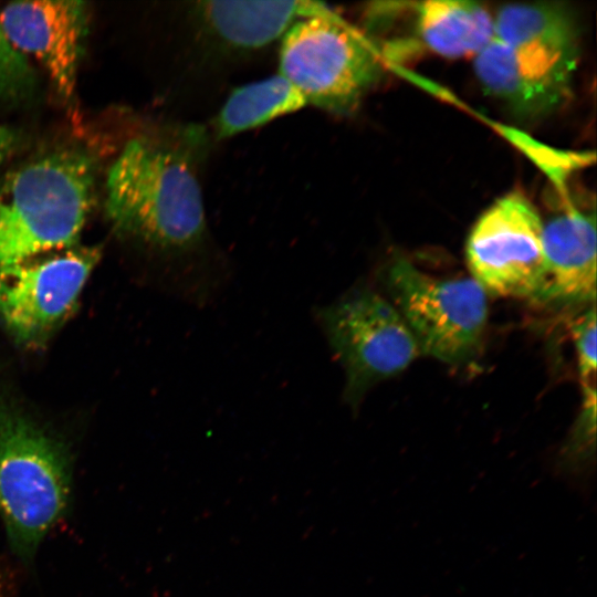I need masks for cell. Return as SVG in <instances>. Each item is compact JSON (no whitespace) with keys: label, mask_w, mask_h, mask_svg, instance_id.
I'll return each instance as SVG.
<instances>
[{"label":"cell","mask_w":597,"mask_h":597,"mask_svg":"<svg viewBox=\"0 0 597 597\" xmlns=\"http://www.w3.org/2000/svg\"><path fill=\"white\" fill-rule=\"evenodd\" d=\"M208 144L199 125L126 143L106 178L114 228L170 263L182 298L203 303L223 285L227 268L211 247L200 165Z\"/></svg>","instance_id":"1"},{"label":"cell","mask_w":597,"mask_h":597,"mask_svg":"<svg viewBox=\"0 0 597 597\" xmlns=\"http://www.w3.org/2000/svg\"><path fill=\"white\" fill-rule=\"evenodd\" d=\"M73 491L70 444L0 384V520L13 555L29 565L65 516Z\"/></svg>","instance_id":"2"},{"label":"cell","mask_w":597,"mask_h":597,"mask_svg":"<svg viewBox=\"0 0 597 597\" xmlns=\"http://www.w3.org/2000/svg\"><path fill=\"white\" fill-rule=\"evenodd\" d=\"M93 159L59 150L0 182V269L76 245L95 198Z\"/></svg>","instance_id":"3"},{"label":"cell","mask_w":597,"mask_h":597,"mask_svg":"<svg viewBox=\"0 0 597 597\" xmlns=\"http://www.w3.org/2000/svg\"><path fill=\"white\" fill-rule=\"evenodd\" d=\"M280 73L307 105L347 114L379 80L376 46L333 10L298 19L282 35Z\"/></svg>","instance_id":"4"},{"label":"cell","mask_w":597,"mask_h":597,"mask_svg":"<svg viewBox=\"0 0 597 597\" xmlns=\"http://www.w3.org/2000/svg\"><path fill=\"white\" fill-rule=\"evenodd\" d=\"M314 315L344 370L343 398L352 408L374 385L405 370L420 354L394 304L367 287L316 307Z\"/></svg>","instance_id":"5"},{"label":"cell","mask_w":597,"mask_h":597,"mask_svg":"<svg viewBox=\"0 0 597 597\" xmlns=\"http://www.w3.org/2000/svg\"><path fill=\"white\" fill-rule=\"evenodd\" d=\"M386 284L420 354L452 365L474 358L488 321L486 293L475 280L438 279L398 256Z\"/></svg>","instance_id":"6"},{"label":"cell","mask_w":597,"mask_h":597,"mask_svg":"<svg viewBox=\"0 0 597 597\" xmlns=\"http://www.w3.org/2000/svg\"><path fill=\"white\" fill-rule=\"evenodd\" d=\"M543 220L531 200L511 191L476 220L465 244L468 266L492 295L542 300L546 283Z\"/></svg>","instance_id":"7"},{"label":"cell","mask_w":597,"mask_h":597,"mask_svg":"<svg viewBox=\"0 0 597 597\" xmlns=\"http://www.w3.org/2000/svg\"><path fill=\"white\" fill-rule=\"evenodd\" d=\"M101 258L73 245L0 269V321L25 347L43 345L74 311Z\"/></svg>","instance_id":"8"},{"label":"cell","mask_w":597,"mask_h":597,"mask_svg":"<svg viewBox=\"0 0 597 597\" xmlns=\"http://www.w3.org/2000/svg\"><path fill=\"white\" fill-rule=\"evenodd\" d=\"M578 55L493 39L474 56L483 90L522 118L547 115L569 97Z\"/></svg>","instance_id":"9"},{"label":"cell","mask_w":597,"mask_h":597,"mask_svg":"<svg viewBox=\"0 0 597 597\" xmlns=\"http://www.w3.org/2000/svg\"><path fill=\"white\" fill-rule=\"evenodd\" d=\"M0 22L13 46L36 59L59 95L73 98L87 31L83 1H18L0 11Z\"/></svg>","instance_id":"10"},{"label":"cell","mask_w":597,"mask_h":597,"mask_svg":"<svg viewBox=\"0 0 597 597\" xmlns=\"http://www.w3.org/2000/svg\"><path fill=\"white\" fill-rule=\"evenodd\" d=\"M332 9L311 1H199L186 10L198 46L212 56L256 52L282 38L298 19Z\"/></svg>","instance_id":"11"},{"label":"cell","mask_w":597,"mask_h":597,"mask_svg":"<svg viewBox=\"0 0 597 597\" xmlns=\"http://www.w3.org/2000/svg\"><path fill=\"white\" fill-rule=\"evenodd\" d=\"M546 283L542 300H596V214L568 205L543 221Z\"/></svg>","instance_id":"12"},{"label":"cell","mask_w":597,"mask_h":597,"mask_svg":"<svg viewBox=\"0 0 597 597\" xmlns=\"http://www.w3.org/2000/svg\"><path fill=\"white\" fill-rule=\"evenodd\" d=\"M413 11L421 42L441 56H475L494 39L493 15L479 2L428 0Z\"/></svg>","instance_id":"13"},{"label":"cell","mask_w":597,"mask_h":597,"mask_svg":"<svg viewBox=\"0 0 597 597\" xmlns=\"http://www.w3.org/2000/svg\"><path fill=\"white\" fill-rule=\"evenodd\" d=\"M494 38L511 46L578 55V28L562 3H510L493 15Z\"/></svg>","instance_id":"14"},{"label":"cell","mask_w":597,"mask_h":597,"mask_svg":"<svg viewBox=\"0 0 597 597\" xmlns=\"http://www.w3.org/2000/svg\"><path fill=\"white\" fill-rule=\"evenodd\" d=\"M307 103L281 74L235 87L220 108L214 127L224 139L294 113Z\"/></svg>","instance_id":"15"},{"label":"cell","mask_w":597,"mask_h":597,"mask_svg":"<svg viewBox=\"0 0 597 597\" xmlns=\"http://www.w3.org/2000/svg\"><path fill=\"white\" fill-rule=\"evenodd\" d=\"M501 133L544 171L562 195L568 177L595 159L594 154L552 148L511 127L501 126Z\"/></svg>","instance_id":"16"},{"label":"cell","mask_w":597,"mask_h":597,"mask_svg":"<svg viewBox=\"0 0 597 597\" xmlns=\"http://www.w3.org/2000/svg\"><path fill=\"white\" fill-rule=\"evenodd\" d=\"M36 76L27 56L8 39L0 22V102L15 103L31 97Z\"/></svg>","instance_id":"17"},{"label":"cell","mask_w":597,"mask_h":597,"mask_svg":"<svg viewBox=\"0 0 597 597\" xmlns=\"http://www.w3.org/2000/svg\"><path fill=\"white\" fill-rule=\"evenodd\" d=\"M584 398L596 397V310L595 304L570 326Z\"/></svg>","instance_id":"18"},{"label":"cell","mask_w":597,"mask_h":597,"mask_svg":"<svg viewBox=\"0 0 597 597\" xmlns=\"http://www.w3.org/2000/svg\"><path fill=\"white\" fill-rule=\"evenodd\" d=\"M0 597H15L14 575L3 559H0Z\"/></svg>","instance_id":"19"},{"label":"cell","mask_w":597,"mask_h":597,"mask_svg":"<svg viewBox=\"0 0 597 597\" xmlns=\"http://www.w3.org/2000/svg\"><path fill=\"white\" fill-rule=\"evenodd\" d=\"M15 143V133L9 127L0 126V164L12 153Z\"/></svg>","instance_id":"20"}]
</instances>
